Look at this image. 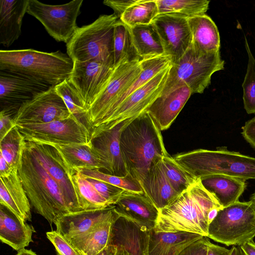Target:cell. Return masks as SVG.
<instances>
[{"label": "cell", "mask_w": 255, "mask_h": 255, "mask_svg": "<svg viewBox=\"0 0 255 255\" xmlns=\"http://www.w3.org/2000/svg\"><path fill=\"white\" fill-rule=\"evenodd\" d=\"M214 196L198 179L168 205L160 210L156 232H187L208 236L209 215L221 209Z\"/></svg>", "instance_id": "6da1fadb"}, {"label": "cell", "mask_w": 255, "mask_h": 255, "mask_svg": "<svg viewBox=\"0 0 255 255\" xmlns=\"http://www.w3.org/2000/svg\"><path fill=\"white\" fill-rule=\"evenodd\" d=\"M161 130L146 112L122 131L120 147L128 175L139 184L150 169L168 156Z\"/></svg>", "instance_id": "7a4b0ae2"}, {"label": "cell", "mask_w": 255, "mask_h": 255, "mask_svg": "<svg viewBox=\"0 0 255 255\" xmlns=\"http://www.w3.org/2000/svg\"><path fill=\"white\" fill-rule=\"evenodd\" d=\"M73 67L71 58L59 50L52 52L32 49L0 50V71L52 87L68 79Z\"/></svg>", "instance_id": "3957f363"}, {"label": "cell", "mask_w": 255, "mask_h": 255, "mask_svg": "<svg viewBox=\"0 0 255 255\" xmlns=\"http://www.w3.org/2000/svg\"><path fill=\"white\" fill-rule=\"evenodd\" d=\"M18 172L30 204L50 225L71 213L58 185L26 144Z\"/></svg>", "instance_id": "277c9868"}, {"label": "cell", "mask_w": 255, "mask_h": 255, "mask_svg": "<svg viewBox=\"0 0 255 255\" xmlns=\"http://www.w3.org/2000/svg\"><path fill=\"white\" fill-rule=\"evenodd\" d=\"M172 157L196 179L219 174L246 180L255 179V157L229 151L224 147L215 150L198 149Z\"/></svg>", "instance_id": "5b68a950"}, {"label": "cell", "mask_w": 255, "mask_h": 255, "mask_svg": "<svg viewBox=\"0 0 255 255\" xmlns=\"http://www.w3.org/2000/svg\"><path fill=\"white\" fill-rule=\"evenodd\" d=\"M119 18L103 14L92 23L78 27L66 43L67 54L73 62L101 61L114 67L113 36Z\"/></svg>", "instance_id": "8992f818"}, {"label": "cell", "mask_w": 255, "mask_h": 255, "mask_svg": "<svg viewBox=\"0 0 255 255\" xmlns=\"http://www.w3.org/2000/svg\"><path fill=\"white\" fill-rule=\"evenodd\" d=\"M220 52L204 53L189 47L176 62L171 63L161 95L186 85L192 94H201L211 84L213 74L224 69Z\"/></svg>", "instance_id": "52a82bcc"}, {"label": "cell", "mask_w": 255, "mask_h": 255, "mask_svg": "<svg viewBox=\"0 0 255 255\" xmlns=\"http://www.w3.org/2000/svg\"><path fill=\"white\" fill-rule=\"evenodd\" d=\"M255 237V204L239 201L219 210L207 237L227 246H240Z\"/></svg>", "instance_id": "ba28073f"}, {"label": "cell", "mask_w": 255, "mask_h": 255, "mask_svg": "<svg viewBox=\"0 0 255 255\" xmlns=\"http://www.w3.org/2000/svg\"><path fill=\"white\" fill-rule=\"evenodd\" d=\"M83 0L51 5L28 0L27 12L36 18L48 34L58 42L67 43L79 27L76 23Z\"/></svg>", "instance_id": "9c48e42d"}, {"label": "cell", "mask_w": 255, "mask_h": 255, "mask_svg": "<svg viewBox=\"0 0 255 255\" xmlns=\"http://www.w3.org/2000/svg\"><path fill=\"white\" fill-rule=\"evenodd\" d=\"M26 141L53 144H88L92 142L88 128L73 116L46 123L17 125Z\"/></svg>", "instance_id": "30bf717a"}, {"label": "cell", "mask_w": 255, "mask_h": 255, "mask_svg": "<svg viewBox=\"0 0 255 255\" xmlns=\"http://www.w3.org/2000/svg\"><path fill=\"white\" fill-rule=\"evenodd\" d=\"M171 65L128 97L108 120L92 131L91 140L102 131L114 128L124 121L135 118L146 111L161 95Z\"/></svg>", "instance_id": "8fae6325"}, {"label": "cell", "mask_w": 255, "mask_h": 255, "mask_svg": "<svg viewBox=\"0 0 255 255\" xmlns=\"http://www.w3.org/2000/svg\"><path fill=\"white\" fill-rule=\"evenodd\" d=\"M142 70L141 59L121 64L115 67L106 86L88 110L90 134L93 128L136 79Z\"/></svg>", "instance_id": "7c38bea8"}, {"label": "cell", "mask_w": 255, "mask_h": 255, "mask_svg": "<svg viewBox=\"0 0 255 255\" xmlns=\"http://www.w3.org/2000/svg\"><path fill=\"white\" fill-rule=\"evenodd\" d=\"M26 144L58 185L71 212L82 211L71 181L70 171L57 150L50 144L26 141Z\"/></svg>", "instance_id": "4fadbf2b"}, {"label": "cell", "mask_w": 255, "mask_h": 255, "mask_svg": "<svg viewBox=\"0 0 255 255\" xmlns=\"http://www.w3.org/2000/svg\"><path fill=\"white\" fill-rule=\"evenodd\" d=\"M115 67L101 61L73 62L68 79L88 110L109 82Z\"/></svg>", "instance_id": "5bb4252c"}, {"label": "cell", "mask_w": 255, "mask_h": 255, "mask_svg": "<svg viewBox=\"0 0 255 255\" xmlns=\"http://www.w3.org/2000/svg\"><path fill=\"white\" fill-rule=\"evenodd\" d=\"M165 55L171 63L178 61L192 44V34L187 18L176 14L157 15L152 22Z\"/></svg>", "instance_id": "9a60e30c"}, {"label": "cell", "mask_w": 255, "mask_h": 255, "mask_svg": "<svg viewBox=\"0 0 255 255\" xmlns=\"http://www.w3.org/2000/svg\"><path fill=\"white\" fill-rule=\"evenodd\" d=\"M71 116L55 87L23 103L13 117L16 125L46 123L65 119Z\"/></svg>", "instance_id": "2e32d148"}, {"label": "cell", "mask_w": 255, "mask_h": 255, "mask_svg": "<svg viewBox=\"0 0 255 255\" xmlns=\"http://www.w3.org/2000/svg\"><path fill=\"white\" fill-rule=\"evenodd\" d=\"M51 87L17 74L0 71L1 110L17 111L23 103L47 91Z\"/></svg>", "instance_id": "e0dca14e"}, {"label": "cell", "mask_w": 255, "mask_h": 255, "mask_svg": "<svg viewBox=\"0 0 255 255\" xmlns=\"http://www.w3.org/2000/svg\"><path fill=\"white\" fill-rule=\"evenodd\" d=\"M114 208L119 217L133 223L143 231L149 232L156 226L159 210L144 193L124 191Z\"/></svg>", "instance_id": "ac0fdd59"}, {"label": "cell", "mask_w": 255, "mask_h": 255, "mask_svg": "<svg viewBox=\"0 0 255 255\" xmlns=\"http://www.w3.org/2000/svg\"><path fill=\"white\" fill-rule=\"evenodd\" d=\"M134 118L124 121L114 128L102 131L92 140L93 145L100 155L104 170L108 174L120 177L128 175L123 158L120 140L122 131Z\"/></svg>", "instance_id": "d6986e66"}, {"label": "cell", "mask_w": 255, "mask_h": 255, "mask_svg": "<svg viewBox=\"0 0 255 255\" xmlns=\"http://www.w3.org/2000/svg\"><path fill=\"white\" fill-rule=\"evenodd\" d=\"M116 214L114 206L102 209L69 213L56 223V231L70 240L90 232Z\"/></svg>", "instance_id": "ffe728a7"}, {"label": "cell", "mask_w": 255, "mask_h": 255, "mask_svg": "<svg viewBox=\"0 0 255 255\" xmlns=\"http://www.w3.org/2000/svg\"><path fill=\"white\" fill-rule=\"evenodd\" d=\"M192 94L188 87L183 85L167 94L160 95L146 112L155 121L161 131L167 129Z\"/></svg>", "instance_id": "44dd1931"}, {"label": "cell", "mask_w": 255, "mask_h": 255, "mask_svg": "<svg viewBox=\"0 0 255 255\" xmlns=\"http://www.w3.org/2000/svg\"><path fill=\"white\" fill-rule=\"evenodd\" d=\"M0 203L23 221H31V205L24 189L18 169L8 176L0 177Z\"/></svg>", "instance_id": "7402d4cb"}, {"label": "cell", "mask_w": 255, "mask_h": 255, "mask_svg": "<svg viewBox=\"0 0 255 255\" xmlns=\"http://www.w3.org/2000/svg\"><path fill=\"white\" fill-rule=\"evenodd\" d=\"M35 232L33 226L27 224L5 206L0 205V239L18 252L32 242Z\"/></svg>", "instance_id": "603a6c76"}, {"label": "cell", "mask_w": 255, "mask_h": 255, "mask_svg": "<svg viewBox=\"0 0 255 255\" xmlns=\"http://www.w3.org/2000/svg\"><path fill=\"white\" fill-rule=\"evenodd\" d=\"M149 232L133 223L118 217L113 225L111 244L123 247L129 255H148Z\"/></svg>", "instance_id": "cb8c5ba5"}, {"label": "cell", "mask_w": 255, "mask_h": 255, "mask_svg": "<svg viewBox=\"0 0 255 255\" xmlns=\"http://www.w3.org/2000/svg\"><path fill=\"white\" fill-rule=\"evenodd\" d=\"M28 0H0V43L10 46L19 37Z\"/></svg>", "instance_id": "d4e9b609"}, {"label": "cell", "mask_w": 255, "mask_h": 255, "mask_svg": "<svg viewBox=\"0 0 255 255\" xmlns=\"http://www.w3.org/2000/svg\"><path fill=\"white\" fill-rule=\"evenodd\" d=\"M161 161L150 169L140 184L144 194L159 211L179 195L167 179Z\"/></svg>", "instance_id": "484cf974"}, {"label": "cell", "mask_w": 255, "mask_h": 255, "mask_svg": "<svg viewBox=\"0 0 255 255\" xmlns=\"http://www.w3.org/2000/svg\"><path fill=\"white\" fill-rule=\"evenodd\" d=\"M69 170L104 169L100 154L91 142L88 144H53Z\"/></svg>", "instance_id": "4316f807"}, {"label": "cell", "mask_w": 255, "mask_h": 255, "mask_svg": "<svg viewBox=\"0 0 255 255\" xmlns=\"http://www.w3.org/2000/svg\"><path fill=\"white\" fill-rule=\"evenodd\" d=\"M192 34V47L204 53L220 51V36L218 27L206 14L187 18Z\"/></svg>", "instance_id": "83f0119b"}, {"label": "cell", "mask_w": 255, "mask_h": 255, "mask_svg": "<svg viewBox=\"0 0 255 255\" xmlns=\"http://www.w3.org/2000/svg\"><path fill=\"white\" fill-rule=\"evenodd\" d=\"M203 236L187 232H149L148 255H178Z\"/></svg>", "instance_id": "f1b7e54d"}, {"label": "cell", "mask_w": 255, "mask_h": 255, "mask_svg": "<svg viewBox=\"0 0 255 255\" xmlns=\"http://www.w3.org/2000/svg\"><path fill=\"white\" fill-rule=\"evenodd\" d=\"M200 179L222 208L238 201L246 188V180L225 175H212Z\"/></svg>", "instance_id": "f546056e"}, {"label": "cell", "mask_w": 255, "mask_h": 255, "mask_svg": "<svg viewBox=\"0 0 255 255\" xmlns=\"http://www.w3.org/2000/svg\"><path fill=\"white\" fill-rule=\"evenodd\" d=\"M142 70L139 76L110 107L100 121L93 128L92 131L100 126L113 114L115 110L131 93L153 78L159 72L171 64L170 56L163 55L141 59Z\"/></svg>", "instance_id": "4dcf8cb0"}, {"label": "cell", "mask_w": 255, "mask_h": 255, "mask_svg": "<svg viewBox=\"0 0 255 255\" xmlns=\"http://www.w3.org/2000/svg\"><path fill=\"white\" fill-rule=\"evenodd\" d=\"M118 217L116 213L90 232L68 241L82 255H96L111 244L113 225Z\"/></svg>", "instance_id": "1f68e13d"}, {"label": "cell", "mask_w": 255, "mask_h": 255, "mask_svg": "<svg viewBox=\"0 0 255 255\" xmlns=\"http://www.w3.org/2000/svg\"><path fill=\"white\" fill-rule=\"evenodd\" d=\"M132 44L140 59L165 55L159 37L152 24L129 27Z\"/></svg>", "instance_id": "d6a6232c"}, {"label": "cell", "mask_w": 255, "mask_h": 255, "mask_svg": "<svg viewBox=\"0 0 255 255\" xmlns=\"http://www.w3.org/2000/svg\"><path fill=\"white\" fill-rule=\"evenodd\" d=\"M69 171L78 203L82 210L102 209L111 206L81 172L75 169Z\"/></svg>", "instance_id": "836d02e7"}, {"label": "cell", "mask_w": 255, "mask_h": 255, "mask_svg": "<svg viewBox=\"0 0 255 255\" xmlns=\"http://www.w3.org/2000/svg\"><path fill=\"white\" fill-rule=\"evenodd\" d=\"M114 65H119L140 59L134 48L128 26L119 19L116 23L113 36Z\"/></svg>", "instance_id": "e575fe53"}, {"label": "cell", "mask_w": 255, "mask_h": 255, "mask_svg": "<svg viewBox=\"0 0 255 255\" xmlns=\"http://www.w3.org/2000/svg\"><path fill=\"white\" fill-rule=\"evenodd\" d=\"M158 15L156 0H136L121 15L119 19L129 27L152 23Z\"/></svg>", "instance_id": "d590c367"}, {"label": "cell", "mask_w": 255, "mask_h": 255, "mask_svg": "<svg viewBox=\"0 0 255 255\" xmlns=\"http://www.w3.org/2000/svg\"><path fill=\"white\" fill-rule=\"evenodd\" d=\"M156 2L158 15L176 14L188 18L206 14L210 1L208 0H156Z\"/></svg>", "instance_id": "8d00e7d4"}, {"label": "cell", "mask_w": 255, "mask_h": 255, "mask_svg": "<svg viewBox=\"0 0 255 255\" xmlns=\"http://www.w3.org/2000/svg\"><path fill=\"white\" fill-rule=\"evenodd\" d=\"M55 87L71 115L83 124L90 131L88 110L76 88L68 79L65 80Z\"/></svg>", "instance_id": "74e56055"}, {"label": "cell", "mask_w": 255, "mask_h": 255, "mask_svg": "<svg viewBox=\"0 0 255 255\" xmlns=\"http://www.w3.org/2000/svg\"><path fill=\"white\" fill-rule=\"evenodd\" d=\"M26 140L15 126L0 140V155L13 169H18L21 162Z\"/></svg>", "instance_id": "f35d334b"}, {"label": "cell", "mask_w": 255, "mask_h": 255, "mask_svg": "<svg viewBox=\"0 0 255 255\" xmlns=\"http://www.w3.org/2000/svg\"><path fill=\"white\" fill-rule=\"evenodd\" d=\"M161 164L167 179L179 194L198 179L178 164L169 155L163 157Z\"/></svg>", "instance_id": "ab89813d"}, {"label": "cell", "mask_w": 255, "mask_h": 255, "mask_svg": "<svg viewBox=\"0 0 255 255\" xmlns=\"http://www.w3.org/2000/svg\"><path fill=\"white\" fill-rule=\"evenodd\" d=\"M245 38L248 62L246 74L242 84L243 103L248 114H255V58L252 53L247 38Z\"/></svg>", "instance_id": "60d3db41"}, {"label": "cell", "mask_w": 255, "mask_h": 255, "mask_svg": "<svg viewBox=\"0 0 255 255\" xmlns=\"http://www.w3.org/2000/svg\"><path fill=\"white\" fill-rule=\"evenodd\" d=\"M86 177L100 180L118 187L125 191L133 193H143L139 183L128 175L120 177L106 173L99 169L78 170Z\"/></svg>", "instance_id": "b9f144b4"}, {"label": "cell", "mask_w": 255, "mask_h": 255, "mask_svg": "<svg viewBox=\"0 0 255 255\" xmlns=\"http://www.w3.org/2000/svg\"><path fill=\"white\" fill-rule=\"evenodd\" d=\"M86 178L111 206L115 205L125 191L104 181L88 177Z\"/></svg>", "instance_id": "7bdbcfd3"}, {"label": "cell", "mask_w": 255, "mask_h": 255, "mask_svg": "<svg viewBox=\"0 0 255 255\" xmlns=\"http://www.w3.org/2000/svg\"><path fill=\"white\" fill-rule=\"evenodd\" d=\"M58 255H82L65 237L56 231L46 233Z\"/></svg>", "instance_id": "ee69618b"}, {"label": "cell", "mask_w": 255, "mask_h": 255, "mask_svg": "<svg viewBox=\"0 0 255 255\" xmlns=\"http://www.w3.org/2000/svg\"><path fill=\"white\" fill-rule=\"evenodd\" d=\"M210 242L208 237L203 236L187 246L178 255H207Z\"/></svg>", "instance_id": "f6af8a7d"}, {"label": "cell", "mask_w": 255, "mask_h": 255, "mask_svg": "<svg viewBox=\"0 0 255 255\" xmlns=\"http://www.w3.org/2000/svg\"><path fill=\"white\" fill-rule=\"evenodd\" d=\"M17 111L13 110H1L0 113V140H1L15 126L13 113Z\"/></svg>", "instance_id": "bcb514c9"}, {"label": "cell", "mask_w": 255, "mask_h": 255, "mask_svg": "<svg viewBox=\"0 0 255 255\" xmlns=\"http://www.w3.org/2000/svg\"><path fill=\"white\" fill-rule=\"evenodd\" d=\"M136 0H105L104 4L112 8L119 18L123 13L131 5L135 2Z\"/></svg>", "instance_id": "7dc6e473"}, {"label": "cell", "mask_w": 255, "mask_h": 255, "mask_svg": "<svg viewBox=\"0 0 255 255\" xmlns=\"http://www.w3.org/2000/svg\"><path fill=\"white\" fill-rule=\"evenodd\" d=\"M242 134L251 146L255 149V117L246 122L242 127Z\"/></svg>", "instance_id": "c3c4849f"}, {"label": "cell", "mask_w": 255, "mask_h": 255, "mask_svg": "<svg viewBox=\"0 0 255 255\" xmlns=\"http://www.w3.org/2000/svg\"><path fill=\"white\" fill-rule=\"evenodd\" d=\"M229 252L230 250L210 242L208 246L207 255H229Z\"/></svg>", "instance_id": "681fc988"}, {"label": "cell", "mask_w": 255, "mask_h": 255, "mask_svg": "<svg viewBox=\"0 0 255 255\" xmlns=\"http://www.w3.org/2000/svg\"><path fill=\"white\" fill-rule=\"evenodd\" d=\"M14 169L6 161L1 155H0V177L8 176Z\"/></svg>", "instance_id": "f907efd6"}, {"label": "cell", "mask_w": 255, "mask_h": 255, "mask_svg": "<svg viewBox=\"0 0 255 255\" xmlns=\"http://www.w3.org/2000/svg\"><path fill=\"white\" fill-rule=\"evenodd\" d=\"M244 255H255V243L251 240L239 246Z\"/></svg>", "instance_id": "816d5d0a"}, {"label": "cell", "mask_w": 255, "mask_h": 255, "mask_svg": "<svg viewBox=\"0 0 255 255\" xmlns=\"http://www.w3.org/2000/svg\"><path fill=\"white\" fill-rule=\"evenodd\" d=\"M117 249L116 245L110 244L96 255H116Z\"/></svg>", "instance_id": "f5cc1de1"}, {"label": "cell", "mask_w": 255, "mask_h": 255, "mask_svg": "<svg viewBox=\"0 0 255 255\" xmlns=\"http://www.w3.org/2000/svg\"><path fill=\"white\" fill-rule=\"evenodd\" d=\"M229 255H244L240 247L234 246L230 250Z\"/></svg>", "instance_id": "db71d44e"}, {"label": "cell", "mask_w": 255, "mask_h": 255, "mask_svg": "<svg viewBox=\"0 0 255 255\" xmlns=\"http://www.w3.org/2000/svg\"><path fill=\"white\" fill-rule=\"evenodd\" d=\"M16 255H37V254L31 250L24 249L17 252Z\"/></svg>", "instance_id": "11a10c76"}, {"label": "cell", "mask_w": 255, "mask_h": 255, "mask_svg": "<svg viewBox=\"0 0 255 255\" xmlns=\"http://www.w3.org/2000/svg\"><path fill=\"white\" fill-rule=\"evenodd\" d=\"M118 247L116 255H129L128 252L122 246L117 245Z\"/></svg>", "instance_id": "9f6ffc18"}, {"label": "cell", "mask_w": 255, "mask_h": 255, "mask_svg": "<svg viewBox=\"0 0 255 255\" xmlns=\"http://www.w3.org/2000/svg\"><path fill=\"white\" fill-rule=\"evenodd\" d=\"M250 201L255 204V192L251 195Z\"/></svg>", "instance_id": "6f0895ef"}]
</instances>
